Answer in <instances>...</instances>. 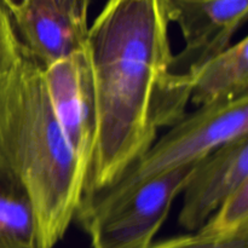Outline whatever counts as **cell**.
<instances>
[{
	"instance_id": "3957f363",
	"label": "cell",
	"mask_w": 248,
	"mask_h": 248,
	"mask_svg": "<svg viewBox=\"0 0 248 248\" xmlns=\"http://www.w3.org/2000/svg\"><path fill=\"white\" fill-rule=\"evenodd\" d=\"M248 133V96L199 107L138 157L108 188L80 201L74 219L81 224L144 182L194 164L219 145Z\"/></svg>"
},
{
	"instance_id": "52a82bcc",
	"label": "cell",
	"mask_w": 248,
	"mask_h": 248,
	"mask_svg": "<svg viewBox=\"0 0 248 248\" xmlns=\"http://www.w3.org/2000/svg\"><path fill=\"white\" fill-rule=\"evenodd\" d=\"M43 77L58 125L86 173L96 142L97 108L85 48L46 65Z\"/></svg>"
},
{
	"instance_id": "9c48e42d",
	"label": "cell",
	"mask_w": 248,
	"mask_h": 248,
	"mask_svg": "<svg viewBox=\"0 0 248 248\" xmlns=\"http://www.w3.org/2000/svg\"><path fill=\"white\" fill-rule=\"evenodd\" d=\"M248 96V38L208 61L193 81L190 102L196 107Z\"/></svg>"
},
{
	"instance_id": "8fae6325",
	"label": "cell",
	"mask_w": 248,
	"mask_h": 248,
	"mask_svg": "<svg viewBox=\"0 0 248 248\" xmlns=\"http://www.w3.org/2000/svg\"><path fill=\"white\" fill-rule=\"evenodd\" d=\"M248 229V181L228 196L200 232L210 235L236 234Z\"/></svg>"
},
{
	"instance_id": "30bf717a",
	"label": "cell",
	"mask_w": 248,
	"mask_h": 248,
	"mask_svg": "<svg viewBox=\"0 0 248 248\" xmlns=\"http://www.w3.org/2000/svg\"><path fill=\"white\" fill-rule=\"evenodd\" d=\"M0 248H39L36 216L28 191L0 162Z\"/></svg>"
},
{
	"instance_id": "7c38bea8",
	"label": "cell",
	"mask_w": 248,
	"mask_h": 248,
	"mask_svg": "<svg viewBox=\"0 0 248 248\" xmlns=\"http://www.w3.org/2000/svg\"><path fill=\"white\" fill-rule=\"evenodd\" d=\"M144 248H248V229L224 236L205 234L198 230L188 235L153 241Z\"/></svg>"
},
{
	"instance_id": "4fadbf2b",
	"label": "cell",
	"mask_w": 248,
	"mask_h": 248,
	"mask_svg": "<svg viewBox=\"0 0 248 248\" xmlns=\"http://www.w3.org/2000/svg\"><path fill=\"white\" fill-rule=\"evenodd\" d=\"M23 52V45L15 29L4 0H0V81L14 69Z\"/></svg>"
},
{
	"instance_id": "5b68a950",
	"label": "cell",
	"mask_w": 248,
	"mask_h": 248,
	"mask_svg": "<svg viewBox=\"0 0 248 248\" xmlns=\"http://www.w3.org/2000/svg\"><path fill=\"white\" fill-rule=\"evenodd\" d=\"M200 161V160H199ZM198 162L160 174L133 189L80 227L92 248H144L166 220Z\"/></svg>"
},
{
	"instance_id": "6da1fadb",
	"label": "cell",
	"mask_w": 248,
	"mask_h": 248,
	"mask_svg": "<svg viewBox=\"0 0 248 248\" xmlns=\"http://www.w3.org/2000/svg\"><path fill=\"white\" fill-rule=\"evenodd\" d=\"M169 0H108L89 27L97 135L82 199L113 186L181 120L167 92L172 60Z\"/></svg>"
},
{
	"instance_id": "8992f818",
	"label": "cell",
	"mask_w": 248,
	"mask_h": 248,
	"mask_svg": "<svg viewBox=\"0 0 248 248\" xmlns=\"http://www.w3.org/2000/svg\"><path fill=\"white\" fill-rule=\"evenodd\" d=\"M24 50L44 68L84 50L91 0H4Z\"/></svg>"
},
{
	"instance_id": "277c9868",
	"label": "cell",
	"mask_w": 248,
	"mask_h": 248,
	"mask_svg": "<svg viewBox=\"0 0 248 248\" xmlns=\"http://www.w3.org/2000/svg\"><path fill=\"white\" fill-rule=\"evenodd\" d=\"M248 0H169V18L181 28L186 46L172 56L167 92L179 118L186 115L193 81L201 68L229 46L246 22Z\"/></svg>"
},
{
	"instance_id": "ba28073f",
	"label": "cell",
	"mask_w": 248,
	"mask_h": 248,
	"mask_svg": "<svg viewBox=\"0 0 248 248\" xmlns=\"http://www.w3.org/2000/svg\"><path fill=\"white\" fill-rule=\"evenodd\" d=\"M248 181V135L234 138L198 161L182 193L178 223L198 232L223 201Z\"/></svg>"
},
{
	"instance_id": "7a4b0ae2",
	"label": "cell",
	"mask_w": 248,
	"mask_h": 248,
	"mask_svg": "<svg viewBox=\"0 0 248 248\" xmlns=\"http://www.w3.org/2000/svg\"><path fill=\"white\" fill-rule=\"evenodd\" d=\"M43 69L23 47L0 81V162L31 196L39 248H53L74 220L86 173L58 125Z\"/></svg>"
}]
</instances>
